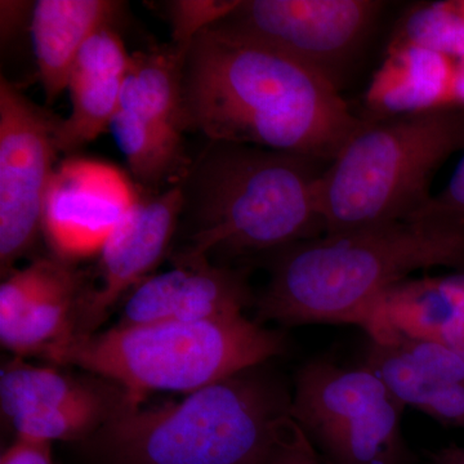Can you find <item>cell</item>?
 <instances>
[{"label":"cell","mask_w":464,"mask_h":464,"mask_svg":"<svg viewBox=\"0 0 464 464\" xmlns=\"http://www.w3.org/2000/svg\"><path fill=\"white\" fill-rule=\"evenodd\" d=\"M185 132L329 164L362 125L341 91L280 52L216 24L195 38L181 78Z\"/></svg>","instance_id":"obj_1"},{"label":"cell","mask_w":464,"mask_h":464,"mask_svg":"<svg viewBox=\"0 0 464 464\" xmlns=\"http://www.w3.org/2000/svg\"><path fill=\"white\" fill-rule=\"evenodd\" d=\"M435 267L464 271L463 218L422 215L301 241L274 253L256 322L360 326L382 293Z\"/></svg>","instance_id":"obj_2"},{"label":"cell","mask_w":464,"mask_h":464,"mask_svg":"<svg viewBox=\"0 0 464 464\" xmlns=\"http://www.w3.org/2000/svg\"><path fill=\"white\" fill-rule=\"evenodd\" d=\"M326 166L276 150L208 142L181 181L188 244L179 255H274L323 237Z\"/></svg>","instance_id":"obj_3"},{"label":"cell","mask_w":464,"mask_h":464,"mask_svg":"<svg viewBox=\"0 0 464 464\" xmlns=\"http://www.w3.org/2000/svg\"><path fill=\"white\" fill-rule=\"evenodd\" d=\"M265 365L188 393L125 404L87 440L103 464H266L292 429V393Z\"/></svg>","instance_id":"obj_4"},{"label":"cell","mask_w":464,"mask_h":464,"mask_svg":"<svg viewBox=\"0 0 464 464\" xmlns=\"http://www.w3.org/2000/svg\"><path fill=\"white\" fill-rule=\"evenodd\" d=\"M286 338L246 315L116 325L72 337L43 355L111 382L130 405L154 392L191 393L283 355Z\"/></svg>","instance_id":"obj_5"},{"label":"cell","mask_w":464,"mask_h":464,"mask_svg":"<svg viewBox=\"0 0 464 464\" xmlns=\"http://www.w3.org/2000/svg\"><path fill=\"white\" fill-rule=\"evenodd\" d=\"M362 119L320 179L324 235L420 215L433 198L439 168L464 151V109L458 106Z\"/></svg>","instance_id":"obj_6"},{"label":"cell","mask_w":464,"mask_h":464,"mask_svg":"<svg viewBox=\"0 0 464 464\" xmlns=\"http://www.w3.org/2000/svg\"><path fill=\"white\" fill-rule=\"evenodd\" d=\"M404 409L364 365L319 357L298 369L290 414L323 464H411Z\"/></svg>","instance_id":"obj_7"},{"label":"cell","mask_w":464,"mask_h":464,"mask_svg":"<svg viewBox=\"0 0 464 464\" xmlns=\"http://www.w3.org/2000/svg\"><path fill=\"white\" fill-rule=\"evenodd\" d=\"M384 7L380 0H240L218 24L297 61L341 91Z\"/></svg>","instance_id":"obj_8"},{"label":"cell","mask_w":464,"mask_h":464,"mask_svg":"<svg viewBox=\"0 0 464 464\" xmlns=\"http://www.w3.org/2000/svg\"><path fill=\"white\" fill-rule=\"evenodd\" d=\"M60 118L0 79V266L9 275L42 234Z\"/></svg>","instance_id":"obj_9"},{"label":"cell","mask_w":464,"mask_h":464,"mask_svg":"<svg viewBox=\"0 0 464 464\" xmlns=\"http://www.w3.org/2000/svg\"><path fill=\"white\" fill-rule=\"evenodd\" d=\"M143 188L114 164L70 157L52 174L42 234L53 257L72 264L100 256Z\"/></svg>","instance_id":"obj_10"},{"label":"cell","mask_w":464,"mask_h":464,"mask_svg":"<svg viewBox=\"0 0 464 464\" xmlns=\"http://www.w3.org/2000/svg\"><path fill=\"white\" fill-rule=\"evenodd\" d=\"M183 209L181 182L160 191L143 188L100 253L97 284L88 282L72 337L99 332L112 308L157 267L169 249Z\"/></svg>","instance_id":"obj_11"},{"label":"cell","mask_w":464,"mask_h":464,"mask_svg":"<svg viewBox=\"0 0 464 464\" xmlns=\"http://www.w3.org/2000/svg\"><path fill=\"white\" fill-rule=\"evenodd\" d=\"M173 261V268L150 275L130 293L118 325L224 319L255 304L243 271L179 253Z\"/></svg>","instance_id":"obj_12"},{"label":"cell","mask_w":464,"mask_h":464,"mask_svg":"<svg viewBox=\"0 0 464 464\" xmlns=\"http://www.w3.org/2000/svg\"><path fill=\"white\" fill-rule=\"evenodd\" d=\"M402 405L464 430V360L438 342L369 340L362 364Z\"/></svg>","instance_id":"obj_13"},{"label":"cell","mask_w":464,"mask_h":464,"mask_svg":"<svg viewBox=\"0 0 464 464\" xmlns=\"http://www.w3.org/2000/svg\"><path fill=\"white\" fill-rule=\"evenodd\" d=\"M130 63V54L112 25L102 27L85 42L67 82L72 114L58 123V151H75L109 130Z\"/></svg>","instance_id":"obj_14"},{"label":"cell","mask_w":464,"mask_h":464,"mask_svg":"<svg viewBox=\"0 0 464 464\" xmlns=\"http://www.w3.org/2000/svg\"><path fill=\"white\" fill-rule=\"evenodd\" d=\"M457 72L458 61L440 52L415 45L387 47L366 90L364 118H393L458 106Z\"/></svg>","instance_id":"obj_15"},{"label":"cell","mask_w":464,"mask_h":464,"mask_svg":"<svg viewBox=\"0 0 464 464\" xmlns=\"http://www.w3.org/2000/svg\"><path fill=\"white\" fill-rule=\"evenodd\" d=\"M123 3L112 0H38L32 11L34 56L45 100L53 103L67 90L70 72L85 42L111 26Z\"/></svg>","instance_id":"obj_16"},{"label":"cell","mask_w":464,"mask_h":464,"mask_svg":"<svg viewBox=\"0 0 464 464\" xmlns=\"http://www.w3.org/2000/svg\"><path fill=\"white\" fill-rule=\"evenodd\" d=\"M90 275L61 262L51 283L21 315L0 325V341L17 356L44 355L74 335L76 313Z\"/></svg>","instance_id":"obj_17"},{"label":"cell","mask_w":464,"mask_h":464,"mask_svg":"<svg viewBox=\"0 0 464 464\" xmlns=\"http://www.w3.org/2000/svg\"><path fill=\"white\" fill-rule=\"evenodd\" d=\"M123 391L105 380H79L57 369L14 360L0 374V405L9 420L35 411L103 404L124 400Z\"/></svg>","instance_id":"obj_18"},{"label":"cell","mask_w":464,"mask_h":464,"mask_svg":"<svg viewBox=\"0 0 464 464\" xmlns=\"http://www.w3.org/2000/svg\"><path fill=\"white\" fill-rule=\"evenodd\" d=\"M185 54L173 47L130 54L118 110L143 123L185 133L181 112V78Z\"/></svg>","instance_id":"obj_19"},{"label":"cell","mask_w":464,"mask_h":464,"mask_svg":"<svg viewBox=\"0 0 464 464\" xmlns=\"http://www.w3.org/2000/svg\"><path fill=\"white\" fill-rule=\"evenodd\" d=\"M415 45L464 60V0L420 3L400 17L387 47Z\"/></svg>","instance_id":"obj_20"},{"label":"cell","mask_w":464,"mask_h":464,"mask_svg":"<svg viewBox=\"0 0 464 464\" xmlns=\"http://www.w3.org/2000/svg\"><path fill=\"white\" fill-rule=\"evenodd\" d=\"M61 262L54 257L39 258L7 275L0 285V325L11 323L25 311L53 279Z\"/></svg>","instance_id":"obj_21"},{"label":"cell","mask_w":464,"mask_h":464,"mask_svg":"<svg viewBox=\"0 0 464 464\" xmlns=\"http://www.w3.org/2000/svg\"><path fill=\"white\" fill-rule=\"evenodd\" d=\"M239 3L240 0H176L168 3L173 47L186 54L200 33L227 17Z\"/></svg>","instance_id":"obj_22"},{"label":"cell","mask_w":464,"mask_h":464,"mask_svg":"<svg viewBox=\"0 0 464 464\" xmlns=\"http://www.w3.org/2000/svg\"><path fill=\"white\" fill-rule=\"evenodd\" d=\"M266 464H323L316 449L293 420L292 429Z\"/></svg>","instance_id":"obj_23"},{"label":"cell","mask_w":464,"mask_h":464,"mask_svg":"<svg viewBox=\"0 0 464 464\" xmlns=\"http://www.w3.org/2000/svg\"><path fill=\"white\" fill-rule=\"evenodd\" d=\"M422 215H447L464 219V154L447 186L433 195L429 206L418 216Z\"/></svg>","instance_id":"obj_24"},{"label":"cell","mask_w":464,"mask_h":464,"mask_svg":"<svg viewBox=\"0 0 464 464\" xmlns=\"http://www.w3.org/2000/svg\"><path fill=\"white\" fill-rule=\"evenodd\" d=\"M0 464H54L51 444L16 438L2 454Z\"/></svg>","instance_id":"obj_25"},{"label":"cell","mask_w":464,"mask_h":464,"mask_svg":"<svg viewBox=\"0 0 464 464\" xmlns=\"http://www.w3.org/2000/svg\"><path fill=\"white\" fill-rule=\"evenodd\" d=\"M430 464H464V447L449 445L429 454Z\"/></svg>","instance_id":"obj_26"},{"label":"cell","mask_w":464,"mask_h":464,"mask_svg":"<svg viewBox=\"0 0 464 464\" xmlns=\"http://www.w3.org/2000/svg\"><path fill=\"white\" fill-rule=\"evenodd\" d=\"M457 105L464 109V60L458 61Z\"/></svg>","instance_id":"obj_27"}]
</instances>
